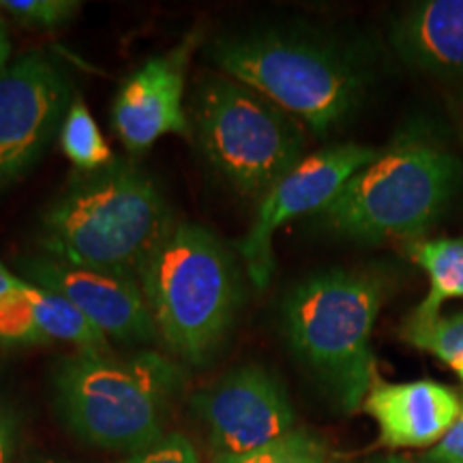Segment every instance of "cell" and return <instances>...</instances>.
Listing matches in <instances>:
<instances>
[{
    "mask_svg": "<svg viewBox=\"0 0 463 463\" xmlns=\"http://www.w3.org/2000/svg\"><path fill=\"white\" fill-rule=\"evenodd\" d=\"M403 62L431 73H463V0L410 5L391 28Z\"/></svg>",
    "mask_w": 463,
    "mask_h": 463,
    "instance_id": "5bb4252c",
    "label": "cell"
},
{
    "mask_svg": "<svg viewBox=\"0 0 463 463\" xmlns=\"http://www.w3.org/2000/svg\"><path fill=\"white\" fill-rule=\"evenodd\" d=\"M140 286L159 339L191 364L208 363L222 350L245 300L232 249L191 222L174 225Z\"/></svg>",
    "mask_w": 463,
    "mask_h": 463,
    "instance_id": "5b68a950",
    "label": "cell"
},
{
    "mask_svg": "<svg viewBox=\"0 0 463 463\" xmlns=\"http://www.w3.org/2000/svg\"><path fill=\"white\" fill-rule=\"evenodd\" d=\"M461 170L447 150L403 144L356 172L317 219L335 236L356 242L414 239L453 200Z\"/></svg>",
    "mask_w": 463,
    "mask_h": 463,
    "instance_id": "52a82bcc",
    "label": "cell"
},
{
    "mask_svg": "<svg viewBox=\"0 0 463 463\" xmlns=\"http://www.w3.org/2000/svg\"><path fill=\"white\" fill-rule=\"evenodd\" d=\"M52 389L61 420L75 438L136 455L165 436L184 372L159 352L78 350L56 363Z\"/></svg>",
    "mask_w": 463,
    "mask_h": 463,
    "instance_id": "3957f363",
    "label": "cell"
},
{
    "mask_svg": "<svg viewBox=\"0 0 463 463\" xmlns=\"http://www.w3.org/2000/svg\"><path fill=\"white\" fill-rule=\"evenodd\" d=\"M422 463H463V403L461 414L447 436L422 457Z\"/></svg>",
    "mask_w": 463,
    "mask_h": 463,
    "instance_id": "cb8c5ba5",
    "label": "cell"
},
{
    "mask_svg": "<svg viewBox=\"0 0 463 463\" xmlns=\"http://www.w3.org/2000/svg\"><path fill=\"white\" fill-rule=\"evenodd\" d=\"M24 433L20 408L0 392V463H15Z\"/></svg>",
    "mask_w": 463,
    "mask_h": 463,
    "instance_id": "603a6c76",
    "label": "cell"
},
{
    "mask_svg": "<svg viewBox=\"0 0 463 463\" xmlns=\"http://www.w3.org/2000/svg\"><path fill=\"white\" fill-rule=\"evenodd\" d=\"M208 58L317 136H328L356 112L372 80L345 45L283 26L219 34L208 43Z\"/></svg>",
    "mask_w": 463,
    "mask_h": 463,
    "instance_id": "7a4b0ae2",
    "label": "cell"
},
{
    "mask_svg": "<svg viewBox=\"0 0 463 463\" xmlns=\"http://www.w3.org/2000/svg\"><path fill=\"white\" fill-rule=\"evenodd\" d=\"M28 283V281H26ZM34 317L50 341H67L78 350H109V341L99 328L92 326L78 307L62 298L61 294L28 283Z\"/></svg>",
    "mask_w": 463,
    "mask_h": 463,
    "instance_id": "2e32d148",
    "label": "cell"
},
{
    "mask_svg": "<svg viewBox=\"0 0 463 463\" xmlns=\"http://www.w3.org/2000/svg\"><path fill=\"white\" fill-rule=\"evenodd\" d=\"M82 9L78 0H0V11L20 26L34 31H58Z\"/></svg>",
    "mask_w": 463,
    "mask_h": 463,
    "instance_id": "44dd1931",
    "label": "cell"
},
{
    "mask_svg": "<svg viewBox=\"0 0 463 463\" xmlns=\"http://www.w3.org/2000/svg\"><path fill=\"white\" fill-rule=\"evenodd\" d=\"M384 298L386 281L358 269L320 270L283 297L289 350L344 412L363 405L375 380L372 335Z\"/></svg>",
    "mask_w": 463,
    "mask_h": 463,
    "instance_id": "277c9868",
    "label": "cell"
},
{
    "mask_svg": "<svg viewBox=\"0 0 463 463\" xmlns=\"http://www.w3.org/2000/svg\"><path fill=\"white\" fill-rule=\"evenodd\" d=\"M11 62V42H9V33H7V24L3 20V11H0V71H5Z\"/></svg>",
    "mask_w": 463,
    "mask_h": 463,
    "instance_id": "d4e9b609",
    "label": "cell"
},
{
    "mask_svg": "<svg viewBox=\"0 0 463 463\" xmlns=\"http://www.w3.org/2000/svg\"><path fill=\"white\" fill-rule=\"evenodd\" d=\"M189 120L208 164L251 200H262L303 161L298 120L225 73H206L195 84Z\"/></svg>",
    "mask_w": 463,
    "mask_h": 463,
    "instance_id": "8992f818",
    "label": "cell"
},
{
    "mask_svg": "<svg viewBox=\"0 0 463 463\" xmlns=\"http://www.w3.org/2000/svg\"><path fill=\"white\" fill-rule=\"evenodd\" d=\"M58 142L65 157L80 172H95L116 159L99 125L95 123L89 106L80 95H75L69 106L65 123L58 133Z\"/></svg>",
    "mask_w": 463,
    "mask_h": 463,
    "instance_id": "e0dca14e",
    "label": "cell"
},
{
    "mask_svg": "<svg viewBox=\"0 0 463 463\" xmlns=\"http://www.w3.org/2000/svg\"><path fill=\"white\" fill-rule=\"evenodd\" d=\"M213 463H328V449L326 442L316 433L294 430L269 447L215 459Z\"/></svg>",
    "mask_w": 463,
    "mask_h": 463,
    "instance_id": "ac0fdd59",
    "label": "cell"
},
{
    "mask_svg": "<svg viewBox=\"0 0 463 463\" xmlns=\"http://www.w3.org/2000/svg\"><path fill=\"white\" fill-rule=\"evenodd\" d=\"M402 339L447 363L449 367L463 358V311L453 316H439L430 326L402 331Z\"/></svg>",
    "mask_w": 463,
    "mask_h": 463,
    "instance_id": "ffe728a7",
    "label": "cell"
},
{
    "mask_svg": "<svg viewBox=\"0 0 463 463\" xmlns=\"http://www.w3.org/2000/svg\"><path fill=\"white\" fill-rule=\"evenodd\" d=\"M17 269L24 281L61 294L78 307L108 339L131 345L159 341L140 281L61 262L43 253L20 258Z\"/></svg>",
    "mask_w": 463,
    "mask_h": 463,
    "instance_id": "7c38bea8",
    "label": "cell"
},
{
    "mask_svg": "<svg viewBox=\"0 0 463 463\" xmlns=\"http://www.w3.org/2000/svg\"><path fill=\"white\" fill-rule=\"evenodd\" d=\"M202 33L194 31L176 48L153 56L125 80L112 106V127L131 155L146 153L164 136H194L184 109V84Z\"/></svg>",
    "mask_w": 463,
    "mask_h": 463,
    "instance_id": "8fae6325",
    "label": "cell"
},
{
    "mask_svg": "<svg viewBox=\"0 0 463 463\" xmlns=\"http://www.w3.org/2000/svg\"><path fill=\"white\" fill-rule=\"evenodd\" d=\"M372 463H416V461L405 459V457L392 455V457H384V459H375V461H372Z\"/></svg>",
    "mask_w": 463,
    "mask_h": 463,
    "instance_id": "4316f807",
    "label": "cell"
},
{
    "mask_svg": "<svg viewBox=\"0 0 463 463\" xmlns=\"http://www.w3.org/2000/svg\"><path fill=\"white\" fill-rule=\"evenodd\" d=\"M20 283H22V277L14 275L7 266L0 262V297H5V294L11 292V289H15Z\"/></svg>",
    "mask_w": 463,
    "mask_h": 463,
    "instance_id": "484cf974",
    "label": "cell"
},
{
    "mask_svg": "<svg viewBox=\"0 0 463 463\" xmlns=\"http://www.w3.org/2000/svg\"><path fill=\"white\" fill-rule=\"evenodd\" d=\"M73 97L69 73L42 50L20 54L0 71V194L39 164Z\"/></svg>",
    "mask_w": 463,
    "mask_h": 463,
    "instance_id": "ba28073f",
    "label": "cell"
},
{
    "mask_svg": "<svg viewBox=\"0 0 463 463\" xmlns=\"http://www.w3.org/2000/svg\"><path fill=\"white\" fill-rule=\"evenodd\" d=\"M414 262L430 277V294L422 298L402 331L430 326L439 317V309L447 300L463 298V239L420 241L412 247Z\"/></svg>",
    "mask_w": 463,
    "mask_h": 463,
    "instance_id": "9a60e30c",
    "label": "cell"
},
{
    "mask_svg": "<svg viewBox=\"0 0 463 463\" xmlns=\"http://www.w3.org/2000/svg\"><path fill=\"white\" fill-rule=\"evenodd\" d=\"M213 461L251 453L294 431L292 402L283 382L262 364L225 373L194 397Z\"/></svg>",
    "mask_w": 463,
    "mask_h": 463,
    "instance_id": "30bf717a",
    "label": "cell"
},
{
    "mask_svg": "<svg viewBox=\"0 0 463 463\" xmlns=\"http://www.w3.org/2000/svg\"><path fill=\"white\" fill-rule=\"evenodd\" d=\"M33 463H65V461H50V459H43V461H33Z\"/></svg>",
    "mask_w": 463,
    "mask_h": 463,
    "instance_id": "83f0119b",
    "label": "cell"
},
{
    "mask_svg": "<svg viewBox=\"0 0 463 463\" xmlns=\"http://www.w3.org/2000/svg\"><path fill=\"white\" fill-rule=\"evenodd\" d=\"M382 150L367 144H337L307 155L260 200L256 219L239 242L247 277L258 289L269 286L275 275V234L283 225L305 215H320L331 206L347 181L373 164Z\"/></svg>",
    "mask_w": 463,
    "mask_h": 463,
    "instance_id": "9c48e42d",
    "label": "cell"
},
{
    "mask_svg": "<svg viewBox=\"0 0 463 463\" xmlns=\"http://www.w3.org/2000/svg\"><path fill=\"white\" fill-rule=\"evenodd\" d=\"M0 344L3 345H37L50 344L39 326L31 298L28 283L22 279L20 286L0 297Z\"/></svg>",
    "mask_w": 463,
    "mask_h": 463,
    "instance_id": "d6986e66",
    "label": "cell"
},
{
    "mask_svg": "<svg viewBox=\"0 0 463 463\" xmlns=\"http://www.w3.org/2000/svg\"><path fill=\"white\" fill-rule=\"evenodd\" d=\"M461 399L436 380L382 382L375 378L363 410L378 422L386 449H427L447 436L461 414Z\"/></svg>",
    "mask_w": 463,
    "mask_h": 463,
    "instance_id": "4fadbf2b",
    "label": "cell"
},
{
    "mask_svg": "<svg viewBox=\"0 0 463 463\" xmlns=\"http://www.w3.org/2000/svg\"><path fill=\"white\" fill-rule=\"evenodd\" d=\"M176 223L157 181L116 157L95 172L69 174L39 213L34 239L43 256L140 281Z\"/></svg>",
    "mask_w": 463,
    "mask_h": 463,
    "instance_id": "6da1fadb",
    "label": "cell"
},
{
    "mask_svg": "<svg viewBox=\"0 0 463 463\" xmlns=\"http://www.w3.org/2000/svg\"><path fill=\"white\" fill-rule=\"evenodd\" d=\"M125 463H200V457L183 433H165L148 449L131 455Z\"/></svg>",
    "mask_w": 463,
    "mask_h": 463,
    "instance_id": "7402d4cb",
    "label": "cell"
}]
</instances>
